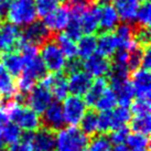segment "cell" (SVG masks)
Returning a JSON list of instances; mask_svg holds the SVG:
<instances>
[{"mask_svg": "<svg viewBox=\"0 0 151 151\" xmlns=\"http://www.w3.org/2000/svg\"><path fill=\"white\" fill-rule=\"evenodd\" d=\"M128 136H129V128L127 126H122L111 130L109 132L108 139L110 143L115 145V146H117V145H125Z\"/></svg>", "mask_w": 151, "mask_h": 151, "instance_id": "37", "label": "cell"}, {"mask_svg": "<svg viewBox=\"0 0 151 151\" xmlns=\"http://www.w3.org/2000/svg\"><path fill=\"white\" fill-rule=\"evenodd\" d=\"M99 6V27L98 33L101 32H110L116 29L119 24V17L113 4H98Z\"/></svg>", "mask_w": 151, "mask_h": 151, "instance_id": "15", "label": "cell"}, {"mask_svg": "<svg viewBox=\"0 0 151 151\" xmlns=\"http://www.w3.org/2000/svg\"><path fill=\"white\" fill-rule=\"evenodd\" d=\"M150 71L137 70L131 73V85L134 87V95L140 99H150Z\"/></svg>", "mask_w": 151, "mask_h": 151, "instance_id": "13", "label": "cell"}, {"mask_svg": "<svg viewBox=\"0 0 151 151\" xmlns=\"http://www.w3.org/2000/svg\"><path fill=\"white\" fill-rule=\"evenodd\" d=\"M4 70L12 77H19L23 70V59L19 52H7L1 58Z\"/></svg>", "mask_w": 151, "mask_h": 151, "instance_id": "20", "label": "cell"}, {"mask_svg": "<svg viewBox=\"0 0 151 151\" xmlns=\"http://www.w3.org/2000/svg\"><path fill=\"white\" fill-rule=\"evenodd\" d=\"M88 142L89 137L76 126L62 128L55 134L56 151H85Z\"/></svg>", "mask_w": 151, "mask_h": 151, "instance_id": "2", "label": "cell"}, {"mask_svg": "<svg viewBox=\"0 0 151 151\" xmlns=\"http://www.w3.org/2000/svg\"><path fill=\"white\" fill-rule=\"evenodd\" d=\"M37 16L34 0H12L7 18L12 24L24 27L33 22Z\"/></svg>", "mask_w": 151, "mask_h": 151, "instance_id": "3", "label": "cell"}, {"mask_svg": "<svg viewBox=\"0 0 151 151\" xmlns=\"http://www.w3.org/2000/svg\"><path fill=\"white\" fill-rule=\"evenodd\" d=\"M54 34L46 28L41 20H34L33 22L24 25V29L21 30L22 41L38 47H41L44 43L51 40Z\"/></svg>", "mask_w": 151, "mask_h": 151, "instance_id": "5", "label": "cell"}, {"mask_svg": "<svg viewBox=\"0 0 151 151\" xmlns=\"http://www.w3.org/2000/svg\"><path fill=\"white\" fill-rule=\"evenodd\" d=\"M7 114L9 120L23 131H35L41 127V117L28 105L10 99L7 101Z\"/></svg>", "mask_w": 151, "mask_h": 151, "instance_id": "1", "label": "cell"}, {"mask_svg": "<svg viewBox=\"0 0 151 151\" xmlns=\"http://www.w3.org/2000/svg\"><path fill=\"white\" fill-rule=\"evenodd\" d=\"M113 130L111 125V114L110 110L101 111L97 118V132L101 134H107Z\"/></svg>", "mask_w": 151, "mask_h": 151, "instance_id": "35", "label": "cell"}, {"mask_svg": "<svg viewBox=\"0 0 151 151\" xmlns=\"http://www.w3.org/2000/svg\"><path fill=\"white\" fill-rule=\"evenodd\" d=\"M52 94L49 88L39 83L34 85L27 96V105L37 114H42L52 103Z\"/></svg>", "mask_w": 151, "mask_h": 151, "instance_id": "9", "label": "cell"}, {"mask_svg": "<svg viewBox=\"0 0 151 151\" xmlns=\"http://www.w3.org/2000/svg\"><path fill=\"white\" fill-rule=\"evenodd\" d=\"M22 131L21 129L14 125L13 122H6L2 126V132H1V137H2V141L8 145H12V143L17 142L21 139Z\"/></svg>", "mask_w": 151, "mask_h": 151, "instance_id": "31", "label": "cell"}, {"mask_svg": "<svg viewBox=\"0 0 151 151\" xmlns=\"http://www.w3.org/2000/svg\"><path fill=\"white\" fill-rule=\"evenodd\" d=\"M63 115L65 124L68 126H77L86 110V104L81 96H68L64 99Z\"/></svg>", "mask_w": 151, "mask_h": 151, "instance_id": "7", "label": "cell"}, {"mask_svg": "<svg viewBox=\"0 0 151 151\" xmlns=\"http://www.w3.org/2000/svg\"><path fill=\"white\" fill-rule=\"evenodd\" d=\"M110 151H129V149L125 145H117V146H115L114 148H111Z\"/></svg>", "mask_w": 151, "mask_h": 151, "instance_id": "44", "label": "cell"}, {"mask_svg": "<svg viewBox=\"0 0 151 151\" xmlns=\"http://www.w3.org/2000/svg\"><path fill=\"white\" fill-rule=\"evenodd\" d=\"M30 143L34 151H52L55 148V131L41 126L32 132Z\"/></svg>", "mask_w": 151, "mask_h": 151, "instance_id": "12", "label": "cell"}, {"mask_svg": "<svg viewBox=\"0 0 151 151\" xmlns=\"http://www.w3.org/2000/svg\"><path fill=\"white\" fill-rule=\"evenodd\" d=\"M40 49H41L40 56L45 65L46 71L51 73H59L63 71L64 64L66 61L65 56L55 41L54 37L44 43Z\"/></svg>", "mask_w": 151, "mask_h": 151, "instance_id": "4", "label": "cell"}, {"mask_svg": "<svg viewBox=\"0 0 151 151\" xmlns=\"http://www.w3.org/2000/svg\"><path fill=\"white\" fill-rule=\"evenodd\" d=\"M39 83L49 88L52 96H54L55 101H62L67 97V78L63 72L52 73L49 75L46 74Z\"/></svg>", "mask_w": 151, "mask_h": 151, "instance_id": "8", "label": "cell"}, {"mask_svg": "<svg viewBox=\"0 0 151 151\" xmlns=\"http://www.w3.org/2000/svg\"><path fill=\"white\" fill-rule=\"evenodd\" d=\"M1 23H2V22H1V21H0V25H1Z\"/></svg>", "mask_w": 151, "mask_h": 151, "instance_id": "49", "label": "cell"}, {"mask_svg": "<svg viewBox=\"0 0 151 151\" xmlns=\"http://www.w3.org/2000/svg\"><path fill=\"white\" fill-rule=\"evenodd\" d=\"M143 54V47L138 45L137 43H132V45L130 46L128 50V59H127V67L129 70L130 73L137 71L140 65H141V60H142Z\"/></svg>", "mask_w": 151, "mask_h": 151, "instance_id": "29", "label": "cell"}, {"mask_svg": "<svg viewBox=\"0 0 151 151\" xmlns=\"http://www.w3.org/2000/svg\"><path fill=\"white\" fill-rule=\"evenodd\" d=\"M1 132H2V126L0 125V145L2 142V137H1Z\"/></svg>", "mask_w": 151, "mask_h": 151, "instance_id": "45", "label": "cell"}, {"mask_svg": "<svg viewBox=\"0 0 151 151\" xmlns=\"http://www.w3.org/2000/svg\"><path fill=\"white\" fill-rule=\"evenodd\" d=\"M82 30L85 34H94L98 31L99 27V6L94 4L85 9L81 16Z\"/></svg>", "mask_w": 151, "mask_h": 151, "instance_id": "18", "label": "cell"}, {"mask_svg": "<svg viewBox=\"0 0 151 151\" xmlns=\"http://www.w3.org/2000/svg\"><path fill=\"white\" fill-rule=\"evenodd\" d=\"M110 60L99 53H94L83 62V70L92 77H104L107 76L110 70Z\"/></svg>", "mask_w": 151, "mask_h": 151, "instance_id": "11", "label": "cell"}, {"mask_svg": "<svg viewBox=\"0 0 151 151\" xmlns=\"http://www.w3.org/2000/svg\"><path fill=\"white\" fill-rule=\"evenodd\" d=\"M8 151H34V150L29 141H25V140L20 139L17 142L10 145Z\"/></svg>", "mask_w": 151, "mask_h": 151, "instance_id": "41", "label": "cell"}, {"mask_svg": "<svg viewBox=\"0 0 151 151\" xmlns=\"http://www.w3.org/2000/svg\"><path fill=\"white\" fill-rule=\"evenodd\" d=\"M134 151H148V149H143V150H134Z\"/></svg>", "mask_w": 151, "mask_h": 151, "instance_id": "47", "label": "cell"}, {"mask_svg": "<svg viewBox=\"0 0 151 151\" xmlns=\"http://www.w3.org/2000/svg\"><path fill=\"white\" fill-rule=\"evenodd\" d=\"M54 39L64 56H66L67 59L77 56V47H76L75 42L68 38L66 34L58 32L54 34Z\"/></svg>", "mask_w": 151, "mask_h": 151, "instance_id": "26", "label": "cell"}, {"mask_svg": "<svg viewBox=\"0 0 151 151\" xmlns=\"http://www.w3.org/2000/svg\"><path fill=\"white\" fill-rule=\"evenodd\" d=\"M140 66L142 67L143 70L150 71V67H151V50H150V45L145 46V47H143L142 60H141V65H140Z\"/></svg>", "mask_w": 151, "mask_h": 151, "instance_id": "42", "label": "cell"}, {"mask_svg": "<svg viewBox=\"0 0 151 151\" xmlns=\"http://www.w3.org/2000/svg\"><path fill=\"white\" fill-rule=\"evenodd\" d=\"M130 105H131L130 113H132L134 116L150 114V99H140V98H137L134 101H131Z\"/></svg>", "mask_w": 151, "mask_h": 151, "instance_id": "38", "label": "cell"}, {"mask_svg": "<svg viewBox=\"0 0 151 151\" xmlns=\"http://www.w3.org/2000/svg\"><path fill=\"white\" fill-rule=\"evenodd\" d=\"M150 10L151 7L149 1L142 2L141 6H139L137 13H136V19H134V20H137L136 24L140 25V27L150 28Z\"/></svg>", "mask_w": 151, "mask_h": 151, "instance_id": "36", "label": "cell"}, {"mask_svg": "<svg viewBox=\"0 0 151 151\" xmlns=\"http://www.w3.org/2000/svg\"><path fill=\"white\" fill-rule=\"evenodd\" d=\"M129 122H130V129L132 130L134 134L149 136L151 130L150 114L134 116L132 118H130Z\"/></svg>", "mask_w": 151, "mask_h": 151, "instance_id": "27", "label": "cell"}, {"mask_svg": "<svg viewBox=\"0 0 151 151\" xmlns=\"http://www.w3.org/2000/svg\"><path fill=\"white\" fill-rule=\"evenodd\" d=\"M138 0H111L113 4L119 20L127 23H134L136 19V13L139 7Z\"/></svg>", "mask_w": 151, "mask_h": 151, "instance_id": "17", "label": "cell"}, {"mask_svg": "<svg viewBox=\"0 0 151 151\" xmlns=\"http://www.w3.org/2000/svg\"><path fill=\"white\" fill-rule=\"evenodd\" d=\"M117 49V39L114 31L98 33V38H96V50L98 51L97 53L110 59Z\"/></svg>", "mask_w": 151, "mask_h": 151, "instance_id": "19", "label": "cell"}, {"mask_svg": "<svg viewBox=\"0 0 151 151\" xmlns=\"http://www.w3.org/2000/svg\"><path fill=\"white\" fill-rule=\"evenodd\" d=\"M93 84V77L85 71H80L70 75L67 81V89L74 96H82Z\"/></svg>", "mask_w": 151, "mask_h": 151, "instance_id": "16", "label": "cell"}, {"mask_svg": "<svg viewBox=\"0 0 151 151\" xmlns=\"http://www.w3.org/2000/svg\"><path fill=\"white\" fill-rule=\"evenodd\" d=\"M1 58H2V55H1V53H0V62H1Z\"/></svg>", "mask_w": 151, "mask_h": 151, "instance_id": "48", "label": "cell"}, {"mask_svg": "<svg viewBox=\"0 0 151 151\" xmlns=\"http://www.w3.org/2000/svg\"><path fill=\"white\" fill-rule=\"evenodd\" d=\"M42 114L43 116L41 117V126L46 127L53 131H59L66 125L64 120L63 107L60 101H52Z\"/></svg>", "mask_w": 151, "mask_h": 151, "instance_id": "10", "label": "cell"}, {"mask_svg": "<svg viewBox=\"0 0 151 151\" xmlns=\"http://www.w3.org/2000/svg\"><path fill=\"white\" fill-rule=\"evenodd\" d=\"M97 118H98V114L94 107H89L85 110L78 125L81 126V130L87 137L95 136L97 134Z\"/></svg>", "mask_w": 151, "mask_h": 151, "instance_id": "24", "label": "cell"}, {"mask_svg": "<svg viewBox=\"0 0 151 151\" xmlns=\"http://www.w3.org/2000/svg\"><path fill=\"white\" fill-rule=\"evenodd\" d=\"M117 104V97L115 95V93L113 92L111 88H106L104 93L101 94V96L99 97V99L97 101L95 104V109L99 110V111H105V110H110L113 109Z\"/></svg>", "mask_w": 151, "mask_h": 151, "instance_id": "30", "label": "cell"}, {"mask_svg": "<svg viewBox=\"0 0 151 151\" xmlns=\"http://www.w3.org/2000/svg\"><path fill=\"white\" fill-rule=\"evenodd\" d=\"M128 149L131 151L134 150H143L149 148V138L148 136L140 134H129L126 142Z\"/></svg>", "mask_w": 151, "mask_h": 151, "instance_id": "33", "label": "cell"}, {"mask_svg": "<svg viewBox=\"0 0 151 151\" xmlns=\"http://www.w3.org/2000/svg\"><path fill=\"white\" fill-rule=\"evenodd\" d=\"M83 70V60H81L78 56L71 58L65 62L63 67V73L66 76H70L74 73H77Z\"/></svg>", "mask_w": 151, "mask_h": 151, "instance_id": "39", "label": "cell"}, {"mask_svg": "<svg viewBox=\"0 0 151 151\" xmlns=\"http://www.w3.org/2000/svg\"><path fill=\"white\" fill-rule=\"evenodd\" d=\"M12 0H0V21L4 22L7 17Z\"/></svg>", "mask_w": 151, "mask_h": 151, "instance_id": "43", "label": "cell"}, {"mask_svg": "<svg viewBox=\"0 0 151 151\" xmlns=\"http://www.w3.org/2000/svg\"><path fill=\"white\" fill-rule=\"evenodd\" d=\"M67 7L71 8L87 9L94 4H97V0H65Z\"/></svg>", "mask_w": 151, "mask_h": 151, "instance_id": "40", "label": "cell"}, {"mask_svg": "<svg viewBox=\"0 0 151 151\" xmlns=\"http://www.w3.org/2000/svg\"><path fill=\"white\" fill-rule=\"evenodd\" d=\"M21 30L10 22L0 25V52H19L22 45Z\"/></svg>", "mask_w": 151, "mask_h": 151, "instance_id": "6", "label": "cell"}, {"mask_svg": "<svg viewBox=\"0 0 151 151\" xmlns=\"http://www.w3.org/2000/svg\"><path fill=\"white\" fill-rule=\"evenodd\" d=\"M68 19H70V8L67 6H62L58 7L54 11L45 16L43 23L51 32L58 33L65 29Z\"/></svg>", "mask_w": 151, "mask_h": 151, "instance_id": "14", "label": "cell"}, {"mask_svg": "<svg viewBox=\"0 0 151 151\" xmlns=\"http://www.w3.org/2000/svg\"><path fill=\"white\" fill-rule=\"evenodd\" d=\"M52 151H53V150H52Z\"/></svg>", "mask_w": 151, "mask_h": 151, "instance_id": "50", "label": "cell"}, {"mask_svg": "<svg viewBox=\"0 0 151 151\" xmlns=\"http://www.w3.org/2000/svg\"><path fill=\"white\" fill-rule=\"evenodd\" d=\"M87 151H110L111 143L109 141L107 134H95L92 139H89L87 146Z\"/></svg>", "mask_w": 151, "mask_h": 151, "instance_id": "32", "label": "cell"}, {"mask_svg": "<svg viewBox=\"0 0 151 151\" xmlns=\"http://www.w3.org/2000/svg\"><path fill=\"white\" fill-rule=\"evenodd\" d=\"M109 88L113 89L115 95L117 97V101L122 106H129L134 99V87L131 85V82L129 80L118 83V84L111 85Z\"/></svg>", "mask_w": 151, "mask_h": 151, "instance_id": "23", "label": "cell"}, {"mask_svg": "<svg viewBox=\"0 0 151 151\" xmlns=\"http://www.w3.org/2000/svg\"><path fill=\"white\" fill-rule=\"evenodd\" d=\"M138 1H140V2H147L149 0H138Z\"/></svg>", "mask_w": 151, "mask_h": 151, "instance_id": "46", "label": "cell"}, {"mask_svg": "<svg viewBox=\"0 0 151 151\" xmlns=\"http://www.w3.org/2000/svg\"><path fill=\"white\" fill-rule=\"evenodd\" d=\"M17 93L16 82L12 76L0 65V99L10 101Z\"/></svg>", "mask_w": 151, "mask_h": 151, "instance_id": "21", "label": "cell"}, {"mask_svg": "<svg viewBox=\"0 0 151 151\" xmlns=\"http://www.w3.org/2000/svg\"><path fill=\"white\" fill-rule=\"evenodd\" d=\"M77 43V56L81 60H86L93 55L96 51V37L94 34H86L84 37H81Z\"/></svg>", "mask_w": 151, "mask_h": 151, "instance_id": "25", "label": "cell"}, {"mask_svg": "<svg viewBox=\"0 0 151 151\" xmlns=\"http://www.w3.org/2000/svg\"><path fill=\"white\" fill-rule=\"evenodd\" d=\"M107 87H108V83L105 77H97L95 81H93V84L88 88L87 92L85 93L84 101L86 106L94 107Z\"/></svg>", "mask_w": 151, "mask_h": 151, "instance_id": "22", "label": "cell"}, {"mask_svg": "<svg viewBox=\"0 0 151 151\" xmlns=\"http://www.w3.org/2000/svg\"><path fill=\"white\" fill-rule=\"evenodd\" d=\"M114 110L110 111L111 114V125H113V130L119 127L126 126L129 122L131 118V113L128 106H118L114 107Z\"/></svg>", "mask_w": 151, "mask_h": 151, "instance_id": "28", "label": "cell"}, {"mask_svg": "<svg viewBox=\"0 0 151 151\" xmlns=\"http://www.w3.org/2000/svg\"><path fill=\"white\" fill-rule=\"evenodd\" d=\"M60 0H34V6L37 10V14L40 17H45L59 7Z\"/></svg>", "mask_w": 151, "mask_h": 151, "instance_id": "34", "label": "cell"}]
</instances>
